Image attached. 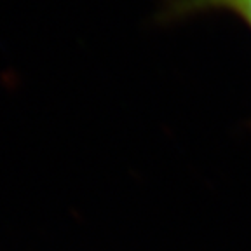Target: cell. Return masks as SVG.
Segmentation results:
<instances>
[{"label":"cell","instance_id":"obj_1","mask_svg":"<svg viewBox=\"0 0 251 251\" xmlns=\"http://www.w3.org/2000/svg\"><path fill=\"white\" fill-rule=\"evenodd\" d=\"M206 14L232 16L251 31V0H162L159 21L180 23Z\"/></svg>","mask_w":251,"mask_h":251}]
</instances>
